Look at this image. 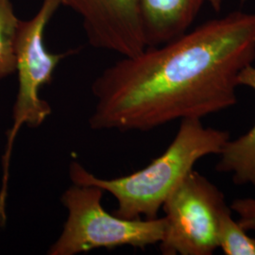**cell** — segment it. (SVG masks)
<instances>
[{"label":"cell","mask_w":255,"mask_h":255,"mask_svg":"<svg viewBox=\"0 0 255 255\" xmlns=\"http://www.w3.org/2000/svg\"><path fill=\"white\" fill-rule=\"evenodd\" d=\"M219 248L226 255H255V238L249 237L246 230L233 219L231 208L220 219Z\"/></svg>","instance_id":"cell-10"},{"label":"cell","mask_w":255,"mask_h":255,"mask_svg":"<svg viewBox=\"0 0 255 255\" xmlns=\"http://www.w3.org/2000/svg\"><path fill=\"white\" fill-rule=\"evenodd\" d=\"M103 193L98 186L75 183L63 193L61 201L67 210V219L47 255H76L101 248L124 246L145 249L162 241L164 218H119L103 208Z\"/></svg>","instance_id":"cell-4"},{"label":"cell","mask_w":255,"mask_h":255,"mask_svg":"<svg viewBox=\"0 0 255 255\" xmlns=\"http://www.w3.org/2000/svg\"><path fill=\"white\" fill-rule=\"evenodd\" d=\"M164 255H211L219 248V222L230 208L224 194L192 170L164 201Z\"/></svg>","instance_id":"cell-5"},{"label":"cell","mask_w":255,"mask_h":255,"mask_svg":"<svg viewBox=\"0 0 255 255\" xmlns=\"http://www.w3.org/2000/svg\"><path fill=\"white\" fill-rule=\"evenodd\" d=\"M238 84L255 92V67L253 64L239 74ZM219 155L217 171L233 174L237 185L253 184L255 187V124L245 134L234 140L230 138Z\"/></svg>","instance_id":"cell-8"},{"label":"cell","mask_w":255,"mask_h":255,"mask_svg":"<svg viewBox=\"0 0 255 255\" xmlns=\"http://www.w3.org/2000/svg\"><path fill=\"white\" fill-rule=\"evenodd\" d=\"M255 60V13L234 11L123 57L94 81V130L149 131L202 119L237 102L238 77Z\"/></svg>","instance_id":"cell-1"},{"label":"cell","mask_w":255,"mask_h":255,"mask_svg":"<svg viewBox=\"0 0 255 255\" xmlns=\"http://www.w3.org/2000/svg\"><path fill=\"white\" fill-rule=\"evenodd\" d=\"M82 20L92 46L132 57L146 48L140 0H60Z\"/></svg>","instance_id":"cell-6"},{"label":"cell","mask_w":255,"mask_h":255,"mask_svg":"<svg viewBox=\"0 0 255 255\" xmlns=\"http://www.w3.org/2000/svg\"><path fill=\"white\" fill-rule=\"evenodd\" d=\"M207 0H140L146 47L186 32Z\"/></svg>","instance_id":"cell-7"},{"label":"cell","mask_w":255,"mask_h":255,"mask_svg":"<svg viewBox=\"0 0 255 255\" xmlns=\"http://www.w3.org/2000/svg\"><path fill=\"white\" fill-rule=\"evenodd\" d=\"M230 139L227 130L204 127L201 119H185L163 154L134 173L102 179L79 162L69 165V178L79 185L98 186L118 201L115 215L125 219H156L165 200L194 170L201 158L219 154Z\"/></svg>","instance_id":"cell-2"},{"label":"cell","mask_w":255,"mask_h":255,"mask_svg":"<svg viewBox=\"0 0 255 255\" xmlns=\"http://www.w3.org/2000/svg\"><path fill=\"white\" fill-rule=\"evenodd\" d=\"M225 1L227 0H207V4H209L213 9L219 11V9H221L222 5L225 3Z\"/></svg>","instance_id":"cell-12"},{"label":"cell","mask_w":255,"mask_h":255,"mask_svg":"<svg viewBox=\"0 0 255 255\" xmlns=\"http://www.w3.org/2000/svg\"><path fill=\"white\" fill-rule=\"evenodd\" d=\"M230 208L237 214V222L247 232H255V198H241L233 201Z\"/></svg>","instance_id":"cell-11"},{"label":"cell","mask_w":255,"mask_h":255,"mask_svg":"<svg viewBox=\"0 0 255 255\" xmlns=\"http://www.w3.org/2000/svg\"><path fill=\"white\" fill-rule=\"evenodd\" d=\"M18 22L12 1L0 0V82L16 72L14 43Z\"/></svg>","instance_id":"cell-9"},{"label":"cell","mask_w":255,"mask_h":255,"mask_svg":"<svg viewBox=\"0 0 255 255\" xmlns=\"http://www.w3.org/2000/svg\"><path fill=\"white\" fill-rule=\"evenodd\" d=\"M61 6L60 0H43L32 18L19 20L17 25L14 48L18 91L12 109V125L7 132V143L2 156L0 216L6 215L9 161L15 138L23 126L40 127L51 116V107L48 102L42 100L40 91L45 85L51 83L59 64L75 53L74 50L52 53L45 45L46 27Z\"/></svg>","instance_id":"cell-3"}]
</instances>
